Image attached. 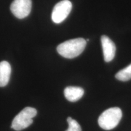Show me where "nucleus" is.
I'll list each match as a JSON object with an SVG mask.
<instances>
[{
  "label": "nucleus",
  "mask_w": 131,
  "mask_h": 131,
  "mask_svg": "<svg viewBox=\"0 0 131 131\" xmlns=\"http://www.w3.org/2000/svg\"><path fill=\"white\" fill-rule=\"evenodd\" d=\"M10 73V64L7 61H1L0 63V87H4L8 84Z\"/></svg>",
  "instance_id": "8"
},
{
  "label": "nucleus",
  "mask_w": 131,
  "mask_h": 131,
  "mask_svg": "<svg viewBox=\"0 0 131 131\" xmlns=\"http://www.w3.org/2000/svg\"><path fill=\"white\" fill-rule=\"evenodd\" d=\"M84 91L80 87L69 86L66 88L64 94L66 98L70 102H75L81 99L84 95Z\"/></svg>",
  "instance_id": "7"
},
{
  "label": "nucleus",
  "mask_w": 131,
  "mask_h": 131,
  "mask_svg": "<svg viewBox=\"0 0 131 131\" xmlns=\"http://www.w3.org/2000/svg\"><path fill=\"white\" fill-rule=\"evenodd\" d=\"M67 121L69 124V128L66 131H82L81 126L76 120L69 117L67 118Z\"/></svg>",
  "instance_id": "10"
},
{
  "label": "nucleus",
  "mask_w": 131,
  "mask_h": 131,
  "mask_svg": "<svg viewBox=\"0 0 131 131\" xmlns=\"http://www.w3.org/2000/svg\"><path fill=\"white\" fill-rule=\"evenodd\" d=\"M115 78L122 81H127L131 79V64L123 69L119 70L115 75Z\"/></svg>",
  "instance_id": "9"
},
{
  "label": "nucleus",
  "mask_w": 131,
  "mask_h": 131,
  "mask_svg": "<svg viewBox=\"0 0 131 131\" xmlns=\"http://www.w3.org/2000/svg\"><path fill=\"white\" fill-rule=\"evenodd\" d=\"M87 41L83 38H78L62 42L58 46V53L66 58L72 59L79 56L84 51Z\"/></svg>",
  "instance_id": "1"
},
{
  "label": "nucleus",
  "mask_w": 131,
  "mask_h": 131,
  "mask_svg": "<svg viewBox=\"0 0 131 131\" xmlns=\"http://www.w3.org/2000/svg\"><path fill=\"white\" fill-rule=\"evenodd\" d=\"M37 114V111L35 108L25 107L13 119L11 128L16 131H20L27 128L33 123V118L35 117Z\"/></svg>",
  "instance_id": "3"
},
{
  "label": "nucleus",
  "mask_w": 131,
  "mask_h": 131,
  "mask_svg": "<svg viewBox=\"0 0 131 131\" xmlns=\"http://www.w3.org/2000/svg\"><path fill=\"white\" fill-rule=\"evenodd\" d=\"M32 0H14L10 6L13 15L19 19H23L30 14Z\"/></svg>",
  "instance_id": "5"
},
{
  "label": "nucleus",
  "mask_w": 131,
  "mask_h": 131,
  "mask_svg": "<svg viewBox=\"0 0 131 131\" xmlns=\"http://www.w3.org/2000/svg\"><path fill=\"white\" fill-rule=\"evenodd\" d=\"M101 41L104 61L107 63L110 62L113 60L115 55V45L114 42L106 35L101 36Z\"/></svg>",
  "instance_id": "6"
},
{
  "label": "nucleus",
  "mask_w": 131,
  "mask_h": 131,
  "mask_svg": "<svg viewBox=\"0 0 131 131\" xmlns=\"http://www.w3.org/2000/svg\"><path fill=\"white\" fill-rule=\"evenodd\" d=\"M122 118V111L119 107H112L106 110L98 118V124L104 130H111L118 124Z\"/></svg>",
  "instance_id": "2"
},
{
  "label": "nucleus",
  "mask_w": 131,
  "mask_h": 131,
  "mask_svg": "<svg viewBox=\"0 0 131 131\" xmlns=\"http://www.w3.org/2000/svg\"><path fill=\"white\" fill-rule=\"evenodd\" d=\"M72 8V4L69 0H63L57 3L52 13V19L55 23L60 24L69 16Z\"/></svg>",
  "instance_id": "4"
}]
</instances>
